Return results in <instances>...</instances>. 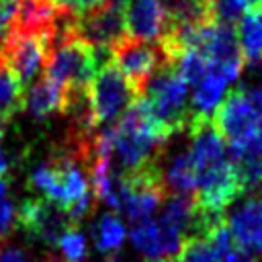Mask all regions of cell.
Here are the masks:
<instances>
[{"label": "cell", "mask_w": 262, "mask_h": 262, "mask_svg": "<svg viewBox=\"0 0 262 262\" xmlns=\"http://www.w3.org/2000/svg\"><path fill=\"white\" fill-rule=\"evenodd\" d=\"M141 98L151 117L170 135H176L188 127V84L178 74L174 63H164L151 74L143 86Z\"/></svg>", "instance_id": "6da1fadb"}, {"label": "cell", "mask_w": 262, "mask_h": 262, "mask_svg": "<svg viewBox=\"0 0 262 262\" xmlns=\"http://www.w3.org/2000/svg\"><path fill=\"white\" fill-rule=\"evenodd\" d=\"M139 96L141 94L119 72L111 57L102 61L88 84V100L96 127L113 125Z\"/></svg>", "instance_id": "7a4b0ae2"}, {"label": "cell", "mask_w": 262, "mask_h": 262, "mask_svg": "<svg viewBox=\"0 0 262 262\" xmlns=\"http://www.w3.org/2000/svg\"><path fill=\"white\" fill-rule=\"evenodd\" d=\"M53 33L39 35L8 27L4 37L0 39V61L20 82L25 90L43 74Z\"/></svg>", "instance_id": "3957f363"}, {"label": "cell", "mask_w": 262, "mask_h": 262, "mask_svg": "<svg viewBox=\"0 0 262 262\" xmlns=\"http://www.w3.org/2000/svg\"><path fill=\"white\" fill-rule=\"evenodd\" d=\"M211 119L217 133L227 141L229 154H239L252 147L262 125V115L254 108L242 88L227 92Z\"/></svg>", "instance_id": "277c9868"}, {"label": "cell", "mask_w": 262, "mask_h": 262, "mask_svg": "<svg viewBox=\"0 0 262 262\" xmlns=\"http://www.w3.org/2000/svg\"><path fill=\"white\" fill-rule=\"evenodd\" d=\"M70 29L84 43L111 51L127 33L125 0H102L100 4L70 16Z\"/></svg>", "instance_id": "5b68a950"}, {"label": "cell", "mask_w": 262, "mask_h": 262, "mask_svg": "<svg viewBox=\"0 0 262 262\" xmlns=\"http://www.w3.org/2000/svg\"><path fill=\"white\" fill-rule=\"evenodd\" d=\"M239 192L242 184L231 156L196 170L194 201L199 209L213 215H223V209L229 207Z\"/></svg>", "instance_id": "8992f818"}, {"label": "cell", "mask_w": 262, "mask_h": 262, "mask_svg": "<svg viewBox=\"0 0 262 262\" xmlns=\"http://www.w3.org/2000/svg\"><path fill=\"white\" fill-rule=\"evenodd\" d=\"M111 61L119 68V72L133 84V88L141 94L143 86L151 78V74L164 66L170 63L156 41H143L137 37L127 35L117 45L111 47Z\"/></svg>", "instance_id": "52a82bcc"}, {"label": "cell", "mask_w": 262, "mask_h": 262, "mask_svg": "<svg viewBox=\"0 0 262 262\" xmlns=\"http://www.w3.org/2000/svg\"><path fill=\"white\" fill-rule=\"evenodd\" d=\"M16 219L33 239L49 246H57L61 235L76 227L70 215L49 199H27L20 205Z\"/></svg>", "instance_id": "ba28073f"}, {"label": "cell", "mask_w": 262, "mask_h": 262, "mask_svg": "<svg viewBox=\"0 0 262 262\" xmlns=\"http://www.w3.org/2000/svg\"><path fill=\"white\" fill-rule=\"evenodd\" d=\"M129 235H131L133 248L143 258H147V262L176 260L186 242L178 231H174L160 219H151V217L135 221L131 225Z\"/></svg>", "instance_id": "9c48e42d"}, {"label": "cell", "mask_w": 262, "mask_h": 262, "mask_svg": "<svg viewBox=\"0 0 262 262\" xmlns=\"http://www.w3.org/2000/svg\"><path fill=\"white\" fill-rule=\"evenodd\" d=\"M237 248L250 252L254 258H262V194L248 192L237 201L223 217Z\"/></svg>", "instance_id": "30bf717a"}, {"label": "cell", "mask_w": 262, "mask_h": 262, "mask_svg": "<svg viewBox=\"0 0 262 262\" xmlns=\"http://www.w3.org/2000/svg\"><path fill=\"white\" fill-rule=\"evenodd\" d=\"M127 33L143 41H160L168 33V16L162 0H125Z\"/></svg>", "instance_id": "8fae6325"}, {"label": "cell", "mask_w": 262, "mask_h": 262, "mask_svg": "<svg viewBox=\"0 0 262 262\" xmlns=\"http://www.w3.org/2000/svg\"><path fill=\"white\" fill-rule=\"evenodd\" d=\"M231 82L215 68H209V72L192 84V94L188 100L190 108V121H211L213 113L221 104V100L227 96V86ZM188 121V123H190Z\"/></svg>", "instance_id": "7c38bea8"}, {"label": "cell", "mask_w": 262, "mask_h": 262, "mask_svg": "<svg viewBox=\"0 0 262 262\" xmlns=\"http://www.w3.org/2000/svg\"><path fill=\"white\" fill-rule=\"evenodd\" d=\"M27 90L29 92L25 94V106L33 117L45 119L55 113H66L68 90L63 84H59L51 76L41 74Z\"/></svg>", "instance_id": "4fadbf2b"}, {"label": "cell", "mask_w": 262, "mask_h": 262, "mask_svg": "<svg viewBox=\"0 0 262 262\" xmlns=\"http://www.w3.org/2000/svg\"><path fill=\"white\" fill-rule=\"evenodd\" d=\"M235 39L244 63L256 66L262 61V8L250 6L237 20Z\"/></svg>", "instance_id": "5bb4252c"}, {"label": "cell", "mask_w": 262, "mask_h": 262, "mask_svg": "<svg viewBox=\"0 0 262 262\" xmlns=\"http://www.w3.org/2000/svg\"><path fill=\"white\" fill-rule=\"evenodd\" d=\"M162 180L168 194H182V196H194L196 188V166L188 154V149H182L174 154L168 164L162 168Z\"/></svg>", "instance_id": "9a60e30c"}, {"label": "cell", "mask_w": 262, "mask_h": 262, "mask_svg": "<svg viewBox=\"0 0 262 262\" xmlns=\"http://www.w3.org/2000/svg\"><path fill=\"white\" fill-rule=\"evenodd\" d=\"M168 29H192L215 20L211 12V0H162Z\"/></svg>", "instance_id": "2e32d148"}, {"label": "cell", "mask_w": 262, "mask_h": 262, "mask_svg": "<svg viewBox=\"0 0 262 262\" xmlns=\"http://www.w3.org/2000/svg\"><path fill=\"white\" fill-rule=\"evenodd\" d=\"M92 237L98 248V252L106 254H117L127 237V229L119 215L115 211L98 215V219L92 223Z\"/></svg>", "instance_id": "e0dca14e"}, {"label": "cell", "mask_w": 262, "mask_h": 262, "mask_svg": "<svg viewBox=\"0 0 262 262\" xmlns=\"http://www.w3.org/2000/svg\"><path fill=\"white\" fill-rule=\"evenodd\" d=\"M25 106V88L0 61V123L6 125Z\"/></svg>", "instance_id": "ac0fdd59"}, {"label": "cell", "mask_w": 262, "mask_h": 262, "mask_svg": "<svg viewBox=\"0 0 262 262\" xmlns=\"http://www.w3.org/2000/svg\"><path fill=\"white\" fill-rule=\"evenodd\" d=\"M57 246H59V250H61L66 262H84V260H86L88 246H86L84 233H82L78 227L68 229V231L61 235V239L57 242Z\"/></svg>", "instance_id": "d6986e66"}, {"label": "cell", "mask_w": 262, "mask_h": 262, "mask_svg": "<svg viewBox=\"0 0 262 262\" xmlns=\"http://www.w3.org/2000/svg\"><path fill=\"white\" fill-rule=\"evenodd\" d=\"M250 8L248 0H211V12L217 23H237L239 16Z\"/></svg>", "instance_id": "ffe728a7"}, {"label": "cell", "mask_w": 262, "mask_h": 262, "mask_svg": "<svg viewBox=\"0 0 262 262\" xmlns=\"http://www.w3.org/2000/svg\"><path fill=\"white\" fill-rule=\"evenodd\" d=\"M14 219L16 211L8 194V182L6 178H0V244L14 231Z\"/></svg>", "instance_id": "44dd1931"}, {"label": "cell", "mask_w": 262, "mask_h": 262, "mask_svg": "<svg viewBox=\"0 0 262 262\" xmlns=\"http://www.w3.org/2000/svg\"><path fill=\"white\" fill-rule=\"evenodd\" d=\"M102 0H55L57 8L63 10V12H70V14H80L96 4H100Z\"/></svg>", "instance_id": "7402d4cb"}, {"label": "cell", "mask_w": 262, "mask_h": 262, "mask_svg": "<svg viewBox=\"0 0 262 262\" xmlns=\"http://www.w3.org/2000/svg\"><path fill=\"white\" fill-rule=\"evenodd\" d=\"M14 10H16V0H0V39L4 37L8 25L12 23Z\"/></svg>", "instance_id": "603a6c76"}, {"label": "cell", "mask_w": 262, "mask_h": 262, "mask_svg": "<svg viewBox=\"0 0 262 262\" xmlns=\"http://www.w3.org/2000/svg\"><path fill=\"white\" fill-rule=\"evenodd\" d=\"M242 90L246 92V96L254 104V108L262 115V84H246V86H242Z\"/></svg>", "instance_id": "cb8c5ba5"}, {"label": "cell", "mask_w": 262, "mask_h": 262, "mask_svg": "<svg viewBox=\"0 0 262 262\" xmlns=\"http://www.w3.org/2000/svg\"><path fill=\"white\" fill-rule=\"evenodd\" d=\"M219 262H256V258H254L250 252H246V250H242V248L235 246V248L229 250L225 256H221Z\"/></svg>", "instance_id": "d4e9b609"}, {"label": "cell", "mask_w": 262, "mask_h": 262, "mask_svg": "<svg viewBox=\"0 0 262 262\" xmlns=\"http://www.w3.org/2000/svg\"><path fill=\"white\" fill-rule=\"evenodd\" d=\"M0 262H31L29 256L20 248H4L0 250Z\"/></svg>", "instance_id": "484cf974"}, {"label": "cell", "mask_w": 262, "mask_h": 262, "mask_svg": "<svg viewBox=\"0 0 262 262\" xmlns=\"http://www.w3.org/2000/svg\"><path fill=\"white\" fill-rule=\"evenodd\" d=\"M8 172V158L4 151V125L0 123V178H4Z\"/></svg>", "instance_id": "4316f807"}, {"label": "cell", "mask_w": 262, "mask_h": 262, "mask_svg": "<svg viewBox=\"0 0 262 262\" xmlns=\"http://www.w3.org/2000/svg\"><path fill=\"white\" fill-rule=\"evenodd\" d=\"M252 149H254V151H256V156L262 160V125H260L258 135H256V139H254V143H252Z\"/></svg>", "instance_id": "83f0119b"}, {"label": "cell", "mask_w": 262, "mask_h": 262, "mask_svg": "<svg viewBox=\"0 0 262 262\" xmlns=\"http://www.w3.org/2000/svg\"><path fill=\"white\" fill-rule=\"evenodd\" d=\"M41 262H66V260H63V258H57V256H53V254H47Z\"/></svg>", "instance_id": "f1b7e54d"}, {"label": "cell", "mask_w": 262, "mask_h": 262, "mask_svg": "<svg viewBox=\"0 0 262 262\" xmlns=\"http://www.w3.org/2000/svg\"><path fill=\"white\" fill-rule=\"evenodd\" d=\"M248 2H250V6H258L262 0H248Z\"/></svg>", "instance_id": "f546056e"}, {"label": "cell", "mask_w": 262, "mask_h": 262, "mask_svg": "<svg viewBox=\"0 0 262 262\" xmlns=\"http://www.w3.org/2000/svg\"><path fill=\"white\" fill-rule=\"evenodd\" d=\"M258 6H260V8H262V2H260V4H258Z\"/></svg>", "instance_id": "4dcf8cb0"}]
</instances>
